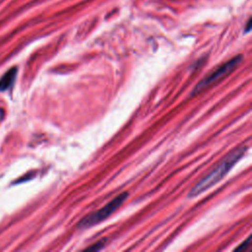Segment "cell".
I'll use <instances>...</instances> for the list:
<instances>
[{"label": "cell", "instance_id": "obj_1", "mask_svg": "<svg viewBox=\"0 0 252 252\" xmlns=\"http://www.w3.org/2000/svg\"><path fill=\"white\" fill-rule=\"evenodd\" d=\"M247 150L246 146H242L240 148L235 149L231 153H229L220 163L217 167L214 168L213 171H211L207 176H205L200 182H198L192 190L189 192L188 197L194 198L204 191H207L212 186L216 185L218 182H220L226 173L233 167V165L242 158V156L245 154Z\"/></svg>", "mask_w": 252, "mask_h": 252}, {"label": "cell", "instance_id": "obj_2", "mask_svg": "<svg viewBox=\"0 0 252 252\" xmlns=\"http://www.w3.org/2000/svg\"><path fill=\"white\" fill-rule=\"evenodd\" d=\"M128 193L123 192L113 198L109 203H107L103 208L97 210L96 212H94L86 217H84L80 222L78 223V227L81 229L89 228L93 225H95L101 221H103L105 219H107L110 215H112L127 199Z\"/></svg>", "mask_w": 252, "mask_h": 252}, {"label": "cell", "instance_id": "obj_3", "mask_svg": "<svg viewBox=\"0 0 252 252\" xmlns=\"http://www.w3.org/2000/svg\"><path fill=\"white\" fill-rule=\"evenodd\" d=\"M243 59V56L241 54L236 55L235 57L231 58L227 62L223 63L221 66H220L218 69L213 71L211 74H209L207 77H205L203 80H201L193 89L191 95H196L202 91H204L206 88L210 87L212 84L216 83L222 77L226 76L228 73H230Z\"/></svg>", "mask_w": 252, "mask_h": 252}, {"label": "cell", "instance_id": "obj_4", "mask_svg": "<svg viewBox=\"0 0 252 252\" xmlns=\"http://www.w3.org/2000/svg\"><path fill=\"white\" fill-rule=\"evenodd\" d=\"M17 77V68H10L1 78H0V92L9 90L15 83Z\"/></svg>", "mask_w": 252, "mask_h": 252}, {"label": "cell", "instance_id": "obj_5", "mask_svg": "<svg viewBox=\"0 0 252 252\" xmlns=\"http://www.w3.org/2000/svg\"><path fill=\"white\" fill-rule=\"evenodd\" d=\"M105 240L106 239H103V240H100V241H98V242H96L95 244H94V245H92L91 247H88L86 250H90V251H97V250H100V249H102L103 247H104V242H105Z\"/></svg>", "mask_w": 252, "mask_h": 252}, {"label": "cell", "instance_id": "obj_6", "mask_svg": "<svg viewBox=\"0 0 252 252\" xmlns=\"http://www.w3.org/2000/svg\"><path fill=\"white\" fill-rule=\"evenodd\" d=\"M250 239H251V237H250V236H249V237H247V239H246L245 241H243L239 246H237V247L234 249V251L246 250V249L249 247V245H250Z\"/></svg>", "mask_w": 252, "mask_h": 252}, {"label": "cell", "instance_id": "obj_7", "mask_svg": "<svg viewBox=\"0 0 252 252\" xmlns=\"http://www.w3.org/2000/svg\"><path fill=\"white\" fill-rule=\"evenodd\" d=\"M250 28H251V19H249V20H248V22H247L245 32H249V31H250Z\"/></svg>", "mask_w": 252, "mask_h": 252}, {"label": "cell", "instance_id": "obj_8", "mask_svg": "<svg viewBox=\"0 0 252 252\" xmlns=\"http://www.w3.org/2000/svg\"><path fill=\"white\" fill-rule=\"evenodd\" d=\"M3 116H4V112L2 109H0V120L3 118Z\"/></svg>", "mask_w": 252, "mask_h": 252}]
</instances>
